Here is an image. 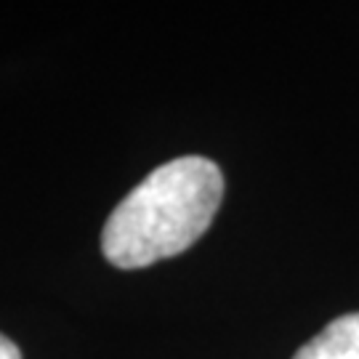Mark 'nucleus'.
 <instances>
[{
    "instance_id": "nucleus-2",
    "label": "nucleus",
    "mask_w": 359,
    "mask_h": 359,
    "mask_svg": "<svg viewBox=\"0 0 359 359\" xmlns=\"http://www.w3.org/2000/svg\"><path fill=\"white\" fill-rule=\"evenodd\" d=\"M293 359H359V311L333 320L298 348Z\"/></svg>"
},
{
    "instance_id": "nucleus-3",
    "label": "nucleus",
    "mask_w": 359,
    "mask_h": 359,
    "mask_svg": "<svg viewBox=\"0 0 359 359\" xmlns=\"http://www.w3.org/2000/svg\"><path fill=\"white\" fill-rule=\"evenodd\" d=\"M0 359H22L19 346L13 344L11 338H6L3 333H0Z\"/></svg>"
},
{
    "instance_id": "nucleus-1",
    "label": "nucleus",
    "mask_w": 359,
    "mask_h": 359,
    "mask_svg": "<svg viewBox=\"0 0 359 359\" xmlns=\"http://www.w3.org/2000/svg\"><path fill=\"white\" fill-rule=\"evenodd\" d=\"M224 197L221 168L200 154L154 168L109 213L102 250L117 269H142L194 245Z\"/></svg>"
}]
</instances>
